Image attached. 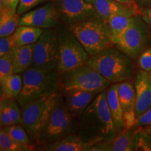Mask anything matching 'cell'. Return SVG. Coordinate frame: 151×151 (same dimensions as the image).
I'll use <instances>...</instances> for the list:
<instances>
[{
	"label": "cell",
	"mask_w": 151,
	"mask_h": 151,
	"mask_svg": "<svg viewBox=\"0 0 151 151\" xmlns=\"http://www.w3.org/2000/svg\"><path fill=\"white\" fill-rule=\"evenodd\" d=\"M139 65L142 70L151 71V48L144 50L139 57Z\"/></svg>",
	"instance_id": "1f68e13d"
},
{
	"label": "cell",
	"mask_w": 151,
	"mask_h": 151,
	"mask_svg": "<svg viewBox=\"0 0 151 151\" xmlns=\"http://www.w3.org/2000/svg\"><path fill=\"white\" fill-rule=\"evenodd\" d=\"M59 41V74L85 65L90 55L69 27L60 23L56 27Z\"/></svg>",
	"instance_id": "8992f818"
},
{
	"label": "cell",
	"mask_w": 151,
	"mask_h": 151,
	"mask_svg": "<svg viewBox=\"0 0 151 151\" xmlns=\"http://www.w3.org/2000/svg\"><path fill=\"white\" fill-rule=\"evenodd\" d=\"M108 106L117 133L126 129L123 120V112L118 97V83H113L106 90Z\"/></svg>",
	"instance_id": "d6986e66"
},
{
	"label": "cell",
	"mask_w": 151,
	"mask_h": 151,
	"mask_svg": "<svg viewBox=\"0 0 151 151\" xmlns=\"http://www.w3.org/2000/svg\"><path fill=\"white\" fill-rule=\"evenodd\" d=\"M99 92L79 90H63L62 97L67 109L75 118H78Z\"/></svg>",
	"instance_id": "2e32d148"
},
{
	"label": "cell",
	"mask_w": 151,
	"mask_h": 151,
	"mask_svg": "<svg viewBox=\"0 0 151 151\" xmlns=\"http://www.w3.org/2000/svg\"><path fill=\"white\" fill-rule=\"evenodd\" d=\"M143 129L151 137V124L150 125H148V126H146V127H144V128H143Z\"/></svg>",
	"instance_id": "ab89813d"
},
{
	"label": "cell",
	"mask_w": 151,
	"mask_h": 151,
	"mask_svg": "<svg viewBox=\"0 0 151 151\" xmlns=\"http://www.w3.org/2000/svg\"><path fill=\"white\" fill-rule=\"evenodd\" d=\"M60 94L57 92L44 96L21 107V124L27 132L32 144L39 143V136L43 126Z\"/></svg>",
	"instance_id": "52a82bcc"
},
{
	"label": "cell",
	"mask_w": 151,
	"mask_h": 151,
	"mask_svg": "<svg viewBox=\"0 0 151 151\" xmlns=\"http://www.w3.org/2000/svg\"><path fill=\"white\" fill-rule=\"evenodd\" d=\"M1 103L6 108L7 111L12 118L14 124H21L22 111L21 107L16 99H1Z\"/></svg>",
	"instance_id": "4316f807"
},
{
	"label": "cell",
	"mask_w": 151,
	"mask_h": 151,
	"mask_svg": "<svg viewBox=\"0 0 151 151\" xmlns=\"http://www.w3.org/2000/svg\"><path fill=\"white\" fill-rule=\"evenodd\" d=\"M78 118L67 109L62 93L57 100L41 131L39 146L49 144L67 136L78 133Z\"/></svg>",
	"instance_id": "5b68a950"
},
{
	"label": "cell",
	"mask_w": 151,
	"mask_h": 151,
	"mask_svg": "<svg viewBox=\"0 0 151 151\" xmlns=\"http://www.w3.org/2000/svg\"><path fill=\"white\" fill-rule=\"evenodd\" d=\"M59 62V41L55 28L46 29L35 43L32 67L43 71L57 70Z\"/></svg>",
	"instance_id": "9c48e42d"
},
{
	"label": "cell",
	"mask_w": 151,
	"mask_h": 151,
	"mask_svg": "<svg viewBox=\"0 0 151 151\" xmlns=\"http://www.w3.org/2000/svg\"><path fill=\"white\" fill-rule=\"evenodd\" d=\"M55 2L60 21L67 26L99 17L93 4L85 0H55Z\"/></svg>",
	"instance_id": "8fae6325"
},
{
	"label": "cell",
	"mask_w": 151,
	"mask_h": 151,
	"mask_svg": "<svg viewBox=\"0 0 151 151\" xmlns=\"http://www.w3.org/2000/svg\"><path fill=\"white\" fill-rule=\"evenodd\" d=\"M116 1L122 4L131 7V8L135 9H137V10L139 11V8H138L137 4H136L135 0H116Z\"/></svg>",
	"instance_id": "8d00e7d4"
},
{
	"label": "cell",
	"mask_w": 151,
	"mask_h": 151,
	"mask_svg": "<svg viewBox=\"0 0 151 151\" xmlns=\"http://www.w3.org/2000/svg\"><path fill=\"white\" fill-rule=\"evenodd\" d=\"M135 150L151 151V137L141 127H139L137 133Z\"/></svg>",
	"instance_id": "83f0119b"
},
{
	"label": "cell",
	"mask_w": 151,
	"mask_h": 151,
	"mask_svg": "<svg viewBox=\"0 0 151 151\" xmlns=\"http://www.w3.org/2000/svg\"><path fill=\"white\" fill-rule=\"evenodd\" d=\"M60 23L55 1L33 9L20 16V25H29L43 29L55 28Z\"/></svg>",
	"instance_id": "7c38bea8"
},
{
	"label": "cell",
	"mask_w": 151,
	"mask_h": 151,
	"mask_svg": "<svg viewBox=\"0 0 151 151\" xmlns=\"http://www.w3.org/2000/svg\"><path fill=\"white\" fill-rule=\"evenodd\" d=\"M86 65L97 71L111 83L129 81L134 74L131 58L115 46L90 56Z\"/></svg>",
	"instance_id": "7a4b0ae2"
},
{
	"label": "cell",
	"mask_w": 151,
	"mask_h": 151,
	"mask_svg": "<svg viewBox=\"0 0 151 151\" xmlns=\"http://www.w3.org/2000/svg\"><path fill=\"white\" fill-rule=\"evenodd\" d=\"M19 2H20V0H11V9L15 13H16Z\"/></svg>",
	"instance_id": "74e56055"
},
{
	"label": "cell",
	"mask_w": 151,
	"mask_h": 151,
	"mask_svg": "<svg viewBox=\"0 0 151 151\" xmlns=\"http://www.w3.org/2000/svg\"><path fill=\"white\" fill-rule=\"evenodd\" d=\"M139 129V128H138ZM137 129H126L119 132L111 140L94 144L89 151H132L135 150Z\"/></svg>",
	"instance_id": "5bb4252c"
},
{
	"label": "cell",
	"mask_w": 151,
	"mask_h": 151,
	"mask_svg": "<svg viewBox=\"0 0 151 151\" xmlns=\"http://www.w3.org/2000/svg\"><path fill=\"white\" fill-rule=\"evenodd\" d=\"M92 4L99 18L106 22H107L111 16L116 15L127 16L141 15L139 10L122 4L116 0H95Z\"/></svg>",
	"instance_id": "ac0fdd59"
},
{
	"label": "cell",
	"mask_w": 151,
	"mask_h": 151,
	"mask_svg": "<svg viewBox=\"0 0 151 151\" xmlns=\"http://www.w3.org/2000/svg\"><path fill=\"white\" fill-rule=\"evenodd\" d=\"M118 97L123 112V120L125 129L136 127V93L134 85L129 81L118 83Z\"/></svg>",
	"instance_id": "4fadbf2b"
},
{
	"label": "cell",
	"mask_w": 151,
	"mask_h": 151,
	"mask_svg": "<svg viewBox=\"0 0 151 151\" xmlns=\"http://www.w3.org/2000/svg\"><path fill=\"white\" fill-rule=\"evenodd\" d=\"M35 43L26 46H16L11 53L14 73H20L32 65L33 51Z\"/></svg>",
	"instance_id": "ffe728a7"
},
{
	"label": "cell",
	"mask_w": 151,
	"mask_h": 151,
	"mask_svg": "<svg viewBox=\"0 0 151 151\" xmlns=\"http://www.w3.org/2000/svg\"><path fill=\"white\" fill-rule=\"evenodd\" d=\"M51 1L55 0H20L16 13L21 16L27 11L35 9V7Z\"/></svg>",
	"instance_id": "f546056e"
},
{
	"label": "cell",
	"mask_w": 151,
	"mask_h": 151,
	"mask_svg": "<svg viewBox=\"0 0 151 151\" xmlns=\"http://www.w3.org/2000/svg\"><path fill=\"white\" fill-rule=\"evenodd\" d=\"M85 1H88V2H89V3L93 4V2H94V1H95V0H85Z\"/></svg>",
	"instance_id": "60d3db41"
},
{
	"label": "cell",
	"mask_w": 151,
	"mask_h": 151,
	"mask_svg": "<svg viewBox=\"0 0 151 151\" xmlns=\"http://www.w3.org/2000/svg\"><path fill=\"white\" fill-rule=\"evenodd\" d=\"M151 124V106L144 111L137 119L136 127H146Z\"/></svg>",
	"instance_id": "836d02e7"
},
{
	"label": "cell",
	"mask_w": 151,
	"mask_h": 151,
	"mask_svg": "<svg viewBox=\"0 0 151 151\" xmlns=\"http://www.w3.org/2000/svg\"><path fill=\"white\" fill-rule=\"evenodd\" d=\"M36 150L34 144H23L11 138L1 128L0 130V150L1 151H32Z\"/></svg>",
	"instance_id": "d4e9b609"
},
{
	"label": "cell",
	"mask_w": 151,
	"mask_h": 151,
	"mask_svg": "<svg viewBox=\"0 0 151 151\" xmlns=\"http://www.w3.org/2000/svg\"><path fill=\"white\" fill-rule=\"evenodd\" d=\"M1 99H18L22 88V75L14 73L4 80L0 81Z\"/></svg>",
	"instance_id": "603a6c76"
},
{
	"label": "cell",
	"mask_w": 151,
	"mask_h": 151,
	"mask_svg": "<svg viewBox=\"0 0 151 151\" xmlns=\"http://www.w3.org/2000/svg\"><path fill=\"white\" fill-rule=\"evenodd\" d=\"M11 54L0 57V81L14 74Z\"/></svg>",
	"instance_id": "f1b7e54d"
},
{
	"label": "cell",
	"mask_w": 151,
	"mask_h": 151,
	"mask_svg": "<svg viewBox=\"0 0 151 151\" xmlns=\"http://www.w3.org/2000/svg\"><path fill=\"white\" fill-rule=\"evenodd\" d=\"M20 15L8 7L0 6V37H8L20 25Z\"/></svg>",
	"instance_id": "44dd1931"
},
{
	"label": "cell",
	"mask_w": 151,
	"mask_h": 151,
	"mask_svg": "<svg viewBox=\"0 0 151 151\" xmlns=\"http://www.w3.org/2000/svg\"><path fill=\"white\" fill-rule=\"evenodd\" d=\"M94 141H88L83 139L78 133L73 134L49 144L39 146L37 150L45 151H89Z\"/></svg>",
	"instance_id": "e0dca14e"
},
{
	"label": "cell",
	"mask_w": 151,
	"mask_h": 151,
	"mask_svg": "<svg viewBox=\"0 0 151 151\" xmlns=\"http://www.w3.org/2000/svg\"><path fill=\"white\" fill-rule=\"evenodd\" d=\"M136 116L138 118L151 106V71L141 69L134 80Z\"/></svg>",
	"instance_id": "9a60e30c"
},
{
	"label": "cell",
	"mask_w": 151,
	"mask_h": 151,
	"mask_svg": "<svg viewBox=\"0 0 151 151\" xmlns=\"http://www.w3.org/2000/svg\"><path fill=\"white\" fill-rule=\"evenodd\" d=\"M135 1L141 12L151 9V0H135Z\"/></svg>",
	"instance_id": "d590c367"
},
{
	"label": "cell",
	"mask_w": 151,
	"mask_h": 151,
	"mask_svg": "<svg viewBox=\"0 0 151 151\" xmlns=\"http://www.w3.org/2000/svg\"><path fill=\"white\" fill-rule=\"evenodd\" d=\"M78 134L96 143L111 140L117 135L106 100V90L100 92L78 118Z\"/></svg>",
	"instance_id": "6da1fadb"
},
{
	"label": "cell",
	"mask_w": 151,
	"mask_h": 151,
	"mask_svg": "<svg viewBox=\"0 0 151 151\" xmlns=\"http://www.w3.org/2000/svg\"><path fill=\"white\" fill-rule=\"evenodd\" d=\"M60 74L57 70L43 71L31 67L22 73V88L17 101L20 107L58 92Z\"/></svg>",
	"instance_id": "3957f363"
},
{
	"label": "cell",
	"mask_w": 151,
	"mask_h": 151,
	"mask_svg": "<svg viewBox=\"0 0 151 151\" xmlns=\"http://www.w3.org/2000/svg\"><path fill=\"white\" fill-rule=\"evenodd\" d=\"M90 56L115 46L107 22L99 17L68 26Z\"/></svg>",
	"instance_id": "277c9868"
},
{
	"label": "cell",
	"mask_w": 151,
	"mask_h": 151,
	"mask_svg": "<svg viewBox=\"0 0 151 151\" xmlns=\"http://www.w3.org/2000/svg\"><path fill=\"white\" fill-rule=\"evenodd\" d=\"M11 0H0V6L11 8Z\"/></svg>",
	"instance_id": "f35d334b"
},
{
	"label": "cell",
	"mask_w": 151,
	"mask_h": 151,
	"mask_svg": "<svg viewBox=\"0 0 151 151\" xmlns=\"http://www.w3.org/2000/svg\"><path fill=\"white\" fill-rule=\"evenodd\" d=\"M149 33L150 32L146 22L141 15H138L134 23L124 32L113 43L129 58L135 60L146 48Z\"/></svg>",
	"instance_id": "30bf717a"
},
{
	"label": "cell",
	"mask_w": 151,
	"mask_h": 151,
	"mask_svg": "<svg viewBox=\"0 0 151 151\" xmlns=\"http://www.w3.org/2000/svg\"><path fill=\"white\" fill-rule=\"evenodd\" d=\"M16 46V41H15L13 35L8 37H1L0 39V57L11 54Z\"/></svg>",
	"instance_id": "4dcf8cb0"
},
{
	"label": "cell",
	"mask_w": 151,
	"mask_h": 151,
	"mask_svg": "<svg viewBox=\"0 0 151 151\" xmlns=\"http://www.w3.org/2000/svg\"><path fill=\"white\" fill-rule=\"evenodd\" d=\"M60 88L101 92L111 86V83L97 71L87 65L66 71L60 76Z\"/></svg>",
	"instance_id": "ba28073f"
},
{
	"label": "cell",
	"mask_w": 151,
	"mask_h": 151,
	"mask_svg": "<svg viewBox=\"0 0 151 151\" xmlns=\"http://www.w3.org/2000/svg\"><path fill=\"white\" fill-rule=\"evenodd\" d=\"M1 128L17 142L23 144H32L27 132L21 124H13Z\"/></svg>",
	"instance_id": "484cf974"
},
{
	"label": "cell",
	"mask_w": 151,
	"mask_h": 151,
	"mask_svg": "<svg viewBox=\"0 0 151 151\" xmlns=\"http://www.w3.org/2000/svg\"><path fill=\"white\" fill-rule=\"evenodd\" d=\"M14 124L12 118L7 111V109L1 103L0 104V125L1 127H6V126L11 125Z\"/></svg>",
	"instance_id": "d6a6232c"
},
{
	"label": "cell",
	"mask_w": 151,
	"mask_h": 151,
	"mask_svg": "<svg viewBox=\"0 0 151 151\" xmlns=\"http://www.w3.org/2000/svg\"><path fill=\"white\" fill-rule=\"evenodd\" d=\"M141 16L143 20H144V22H146L151 33V9L141 11Z\"/></svg>",
	"instance_id": "e575fe53"
},
{
	"label": "cell",
	"mask_w": 151,
	"mask_h": 151,
	"mask_svg": "<svg viewBox=\"0 0 151 151\" xmlns=\"http://www.w3.org/2000/svg\"><path fill=\"white\" fill-rule=\"evenodd\" d=\"M138 15L134 16H122V15H116L111 16L107 21L109 28H110L111 35H112L113 42L125 32L128 28L134 23Z\"/></svg>",
	"instance_id": "cb8c5ba5"
},
{
	"label": "cell",
	"mask_w": 151,
	"mask_h": 151,
	"mask_svg": "<svg viewBox=\"0 0 151 151\" xmlns=\"http://www.w3.org/2000/svg\"><path fill=\"white\" fill-rule=\"evenodd\" d=\"M44 29L29 25H19L14 35L17 46H26L35 43L39 40Z\"/></svg>",
	"instance_id": "7402d4cb"
}]
</instances>
